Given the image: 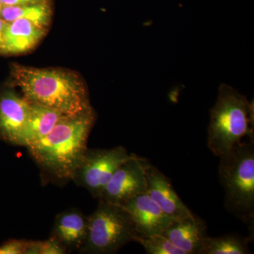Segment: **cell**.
<instances>
[{
    "label": "cell",
    "instance_id": "cell-1",
    "mask_svg": "<svg viewBox=\"0 0 254 254\" xmlns=\"http://www.w3.org/2000/svg\"><path fill=\"white\" fill-rule=\"evenodd\" d=\"M95 120L93 110L78 116H64L48 134L26 148L48 176L58 181L71 180L88 148Z\"/></svg>",
    "mask_w": 254,
    "mask_h": 254
},
{
    "label": "cell",
    "instance_id": "cell-2",
    "mask_svg": "<svg viewBox=\"0 0 254 254\" xmlns=\"http://www.w3.org/2000/svg\"><path fill=\"white\" fill-rule=\"evenodd\" d=\"M11 74L23 96L31 103L44 105L69 117L93 110L84 82L72 71L14 65Z\"/></svg>",
    "mask_w": 254,
    "mask_h": 254
},
{
    "label": "cell",
    "instance_id": "cell-3",
    "mask_svg": "<svg viewBox=\"0 0 254 254\" xmlns=\"http://www.w3.org/2000/svg\"><path fill=\"white\" fill-rule=\"evenodd\" d=\"M245 137L254 140L253 103L232 86L222 83L216 103L210 110L209 149L220 158Z\"/></svg>",
    "mask_w": 254,
    "mask_h": 254
},
{
    "label": "cell",
    "instance_id": "cell-4",
    "mask_svg": "<svg viewBox=\"0 0 254 254\" xmlns=\"http://www.w3.org/2000/svg\"><path fill=\"white\" fill-rule=\"evenodd\" d=\"M219 178L225 190V206L250 226L254 220V143L241 142L220 157Z\"/></svg>",
    "mask_w": 254,
    "mask_h": 254
},
{
    "label": "cell",
    "instance_id": "cell-5",
    "mask_svg": "<svg viewBox=\"0 0 254 254\" xmlns=\"http://www.w3.org/2000/svg\"><path fill=\"white\" fill-rule=\"evenodd\" d=\"M88 217V237L81 253H117L138 235L129 214L122 205L99 200L98 208Z\"/></svg>",
    "mask_w": 254,
    "mask_h": 254
},
{
    "label": "cell",
    "instance_id": "cell-6",
    "mask_svg": "<svg viewBox=\"0 0 254 254\" xmlns=\"http://www.w3.org/2000/svg\"><path fill=\"white\" fill-rule=\"evenodd\" d=\"M134 155L129 154L123 146L110 149L87 148L71 180L99 199L115 170Z\"/></svg>",
    "mask_w": 254,
    "mask_h": 254
},
{
    "label": "cell",
    "instance_id": "cell-7",
    "mask_svg": "<svg viewBox=\"0 0 254 254\" xmlns=\"http://www.w3.org/2000/svg\"><path fill=\"white\" fill-rule=\"evenodd\" d=\"M146 159L134 155L122 163L105 186L99 200L122 205L147 190Z\"/></svg>",
    "mask_w": 254,
    "mask_h": 254
},
{
    "label": "cell",
    "instance_id": "cell-8",
    "mask_svg": "<svg viewBox=\"0 0 254 254\" xmlns=\"http://www.w3.org/2000/svg\"><path fill=\"white\" fill-rule=\"evenodd\" d=\"M145 176L147 193L165 215L173 220L193 216V214L180 199L168 177L146 160Z\"/></svg>",
    "mask_w": 254,
    "mask_h": 254
},
{
    "label": "cell",
    "instance_id": "cell-9",
    "mask_svg": "<svg viewBox=\"0 0 254 254\" xmlns=\"http://www.w3.org/2000/svg\"><path fill=\"white\" fill-rule=\"evenodd\" d=\"M120 205L129 214L138 235L162 234L173 221L147 192L132 197Z\"/></svg>",
    "mask_w": 254,
    "mask_h": 254
},
{
    "label": "cell",
    "instance_id": "cell-10",
    "mask_svg": "<svg viewBox=\"0 0 254 254\" xmlns=\"http://www.w3.org/2000/svg\"><path fill=\"white\" fill-rule=\"evenodd\" d=\"M30 102L14 91L0 94V139L20 145Z\"/></svg>",
    "mask_w": 254,
    "mask_h": 254
},
{
    "label": "cell",
    "instance_id": "cell-11",
    "mask_svg": "<svg viewBox=\"0 0 254 254\" xmlns=\"http://www.w3.org/2000/svg\"><path fill=\"white\" fill-rule=\"evenodd\" d=\"M206 225L195 216L173 220L162 233L185 254H198L207 235Z\"/></svg>",
    "mask_w": 254,
    "mask_h": 254
},
{
    "label": "cell",
    "instance_id": "cell-12",
    "mask_svg": "<svg viewBox=\"0 0 254 254\" xmlns=\"http://www.w3.org/2000/svg\"><path fill=\"white\" fill-rule=\"evenodd\" d=\"M88 232V217L78 209H69L55 218L52 236L69 251L81 250Z\"/></svg>",
    "mask_w": 254,
    "mask_h": 254
},
{
    "label": "cell",
    "instance_id": "cell-13",
    "mask_svg": "<svg viewBox=\"0 0 254 254\" xmlns=\"http://www.w3.org/2000/svg\"><path fill=\"white\" fill-rule=\"evenodd\" d=\"M46 30L23 18L6 23L0 53L9 55L26 53L41 41Z\"/></svg>",
    "mask_w": 254,
    "mask_h": 254
},
{
    "label": "cell",
    "instance_id": "cell-14",
    "mask_svg": "<svg viewBox=\"0 0 254 254\" xmlns=\"http://www.w3.org/2000/svg\"><path fill=\"white\" fill-rule=\"evenodd\" d=\"M66 115L38 103H31L27 118L21 134L20 145L27 147L52 131Z\"/></svg>",
    "mask_w": 254,
    "mask_h": 254
},
{
    "label": "cell",
    "instance_id": "cell-15",
    "mask_svg": "<svg viewBox=\"0 0 254 254\" xmlns=\"http://www.w3.org/2000/svg\"><path fill=\"white\" fill-rule=\"evenodd\" d=\"M51 16V9L48 3L17 6L3 5L0 14V18L6 23L23 18L46 28L50 25Z\"/></svg>",
    "mask_w": 254,
    "mask_h": 254
},
{
    "label": "cell",
    "instance_id": "cell-16",
    "mask_svg": "<svg viewBox=\"0 0 254 254\" xmlns=\"http://www.w3.org/2000/svg\"><path fill=\"white\" fill-rule=\"evenodd\" d=\"M250 238L237 235L205 237L198 254H248Z\"/></svg>",
    "mask_w": 254,
    "mask_h": 254
},
{
    "label": "cell",
    "instance_id": "cell-17",
    "mask_svg": "<svg viewBox=\"0 0 254 254\" xmlns=\"http://www.w3.org/2000/svg\"><path fill=\"white\" fill-rule=\"evenodd\" d=\"M134 242L143 246L148 254H185L162 234L137 235Z\"/></svg>",
    "mask_w": 254,
    "mask_h": 254
},
{
    "label": "cell",
    "instance_id": "cell-18",
    "mask_svg": "<svg viewBox=\"0 0 254 254\" xmlns=\"http://www.w3.org/2000/svg\"><path fill=\"white\" fill-rule=\"evenodd\" d=\"M68 251L55 237L50 236L45 241H40L39 254H65Z\"/></svg>",
    "mask_w": 254,
    "mask_h": 254
},
{
    "label": "cell",
    "instance_id": "cell-19",
    "mask_svg": "<svg viewBox=\"0 0 254 254\" xmlns=\"http://www.w3.org/2000/svg\"><path fill=\"white\" fill-rule=\"evenodd\" d=\"M28 241L11 240L0 246V254H24Z\"/></svg>",
    "mask_w": 254,
    "mask_h": 254
},
{
    "label": "cell",
    "instance_id": "cell-20",
    "mask_svg": "<svg viewBox=\"0 0 254 254\" xmlns=\"http://www.w3.org/2000/svg\"><path fill=\"white\" fill-rule=\"evenodd\" d=\"M48 0H0L3 5L17 6V5H27L48 3Z\"/></svg>",
    "mask_w": 254,
    "mask_h": 254
},
{
    "label": "cell",
    "instance_id": "cell-21",
    "mask_svg": "<svg viewBox=\"0 0 254 254\" xmlns=\"http://www.w3.org/2000/svg\"><path fill=\"white\" fill-rule=\"evenodd\" d=\"M6 23L0 18V50H1V46H2L3 44L4 28L5 26H6Z\"/></svg>",
    "mask_w": 254,
    "mask_h": 254
},
{
    "label": "cell",
    "instance_id": "cell-22",
    "mask_svg": "<svg viewBox=\"0 0 254 254\" xmlns=\"http://www.w3.org/2000/svg\"><path fill=\"white\" fill-rule=\"evenodd\" d=\"M3 4H1V1H0V14H1V8H2Z\"/></svg>",
    "mask_w": 254,
    "mask_h": 254
}]
</instances>
